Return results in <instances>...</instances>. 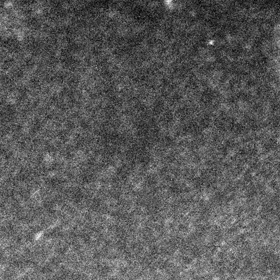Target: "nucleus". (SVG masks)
<instances>
[{"label": "nucleus", "instance_id": "1", "mask_svg": "<svg viewBox=\"0 0 280 280\" xmlns=\"http://www.w3.org/2000/svg\"><path fill=\"white\" fill-rule=\"evenodd\" d=\"M22 280H26V279H22Z\"/></svg>", "mask_w": 280, "mask_h": 280}]
</instances>
